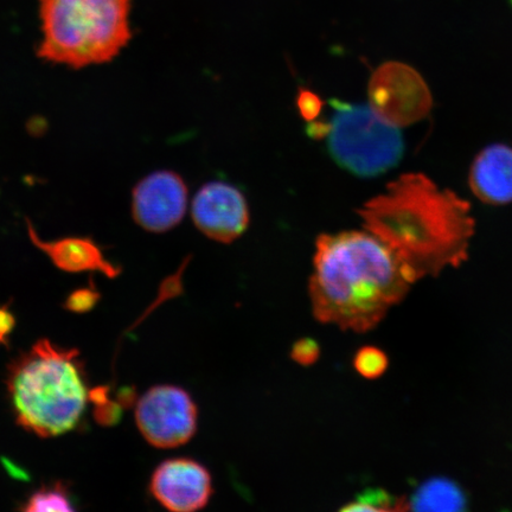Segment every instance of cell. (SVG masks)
<instances>
[{"mask_svg": "<svg viewBox=\"0 0 512 512\" xmlns=\"http://www.w3.org/2000/svg\"><path fill=\"white\" fill-rule=\"evenodd\" d=\"M360 215L413 283L462 265L475 235L470 203L424 174L402 175L364 204Z\"/></svg>", "mask_w": 512, "mask_h": 512, "instance_id": "6da1fadb", "label": "cell"}, {"mask_svg": "<svg viewBox=\"0 0 512 512\" xmlns=\"http://www.w3.org/2000/svg\"><path fill=\"white\" fill-rule=\"evenodd\" d=\"M413 284L395 254L368 230L317 239L309 292L319 322L367 332L406 297Z\"/></svg>", "mask_w": 512, "mask_h": 512, "instance_id": "7a4b0ae2", "label": "cell"}, {"mask_svg": "<svg viewBox=\"0 0 512 512\" xmlns=\"http://www.w3.org/2000/svg\"><path fill=\"white\" fill-rule=\"evenodd\" d=\"M6 384L17 424L41 438L73 431L91 400L79 350L57 347L49 339L11 362Z\"/></svg>", "mask_w": 512, "mask_h": 512, "instance_id": "3957f363", "label": "cell"}, {"mask_svg": "<svg viewBox=\"0 0 512 512\" xmlns=\"http://www.w3.org/2000/svg\"><path fill=\"white\" fill-rule=\"evenodd\" d=\"M132 0H40L38 57L74 69L117 57L132 37Z\"/></svg>", "mask_w": 512, "mask_h": 512, "instance_id": "277c9868", "label": "cell"}, {"mask_svg": "<svg viewBox=\"0 0 512 512\" xmlns=\"http://www.w3.org/2000/svg\"><path fill=\"white\" fill-rule=\"evenodd\" d=\"M332 117L324 136L332 158L358 177L386 174L405 153L400 128L383 120L371 106L331 101Z\"/></svg>", "mask_w": 512, "mask_h": 512, "instance_id": "5b68a950", "label": "cell"}, {"mask_svg": "<svg viewBox=\"0 0 512 512\" xmlns=\"http://www.w3.org/2000/svg\"><path fill=\"white\" fill-rule=\"evenodd\" d=\"M136 422L147 443L169 450L195 437L198 409L187 390L160 384L147 390L137 402Z\"/></svg>", "mask_w": 512, "mask_h": 512, "instance_id": "8992f818", "label": "cell"}, {"mask_svg": "<svg viewBox=\"0 0 512 512\" xmlns=\"http://www.w3.org/2000/svg\"><path fill=\"white\" fill-rule=\"evenodd\" d=\"M369 105L387 123L401 128L425 119L433 99L418 70L392 61L383 63L371 76Z\"/></svg>", "mask_w": 512, "mask_h": 512, "instance_id": "52a82bcc", "label": "cell"}, {"mask_svg": "<svg viewBox=\"0 0 512 512\" xmlns=\"http://www.w3.org/2000/svg\"><path fill=\"white\" fill-rule=\"evenodd\" d=\"M150 491L169 511L194 512L207 507L214 494L213 478L197 460L172 458L153 471Z\"/></svg>", "mask_w": 512, "mask_h": 512, "instance_id": "ba28073f", "label": "cell"}, {"mask_svg": "<svg viewBox=\"0 0 512 512\" xmlns=\"http://www.w3.org/2000/svg\"><path fill=\"white\" fill-rule=\"evenodd\" d=\"M187 206V187L172 171L153 172L133 190V219L147 232L164 233L175 228L183 220Z\"/></svg>", "mask_w": 512, "mask_h": 512, "instance_id": "9c48e42d", "label": "cell"}, {"mask_svg": "<svg viewBox=\"0 0 512 512\" xmlns=\"http://www.w3.org/2000/svg\"><path fill=\"white\" fill-rule=\"evenodd\" d=\"M192 219L207 238L222 243L233 242L248 227L246 198L233 185L208 183L197 192L192 202Z\"/></svg>", "mask_w": 512, "mask_h": 512, "instance_id": "30bf717a", "label": "cell"}, {"mask_svg": "<svg viewBox=\"0 0 512 512\" xmlns=\"http://www.w3.org/2000/svg\"><path fill=\"white\" fill-rule=\"evenodd\" d=\"M470 188L480 201L491 206L512 202V147L492 144L473 160Z\"/></svg>", "mask_w": 512, "mask_h": 512, "instance_id": "8fae6325", "label": "cell"}, {"mask_svg": "<svg viewBox=\"0 0 512 512\" xmlns=\"http://www.w3.org/2000/svg\"><path fill=\"white\" fill-rule=\"evenodd\" d=\"M29 238L53 264L68 273L101 272L108 278H117L120 270L105 258L101 248L89 238H64L44 241L27 220Z\"/></svg>", "mask_w": 512, "mask_h": 512, "instance_id": "7c38bea8", "label": "cell"}, {"mask_svg": "<svg viewBox=\"0 0 512 512\" xmlns=\"http://www.w3.org/2000/svg\"><path fill=\"white\" fill-rule=\"evenodd\" d=\"M407 501L409 510L415 511H464L467 507L462 488L441 477L426 480Z\"/></svg>", "mask_w": 512, "mask_h": 512, "instance_id": "4fadbf2b", "label": "cell"}, {"mask_svg": "<svg viewBox=\"0 0 512 512\" xmlns=\"http://www.w3.org/2000/svg\"><path fill=\"white\" fill-rule=\"evenodd\" d=\"M19 509L25 512H73L76 510L68 486L60 482L43 486L35 491Z\"/></svg>", "mask_w": 512, "mask_h": 512, "instance_id": "5bb4252c", "label": "cell"}, {"mask_svg": "<svg viewBox=\"0 0 512 512\" xmlns=\"http://www.w3.org/2000/svg\"><path fill=\"white\" fill-rule=\"evenodd\" d=\"M343 511H405L409 510L407 499L395 498L382 489L362 492L354 502L345 505Z\"/></svg>", "mask_w": 512, "mask_h": 512, "instance_id": "9a60e30c", "label": "cell"}, {"mask_svg": "<svg viewBox=\"0 0 512 512\" xmlns=\"http://www.w3.org/2000/svg\"><path fill=\"white\" fill-rule=\"evenodd\" d=\"M388 357L375 347H364L357 351L354 358V367L364 379H379L388 368Z\"/></svg>", "mask_w": 512, "mask_h": 512, "instance_id": "2e32d148", "label": "cell"}, {"mask_svg": "<svg viewBox=\"0 0 512 512\" xmlns=\"http://www.w3.org/2000/svg\"><path fill=\"white\" fill-rule=\"evenodd\" d=\"M100 299V293L95 288H81L75 291L67 298L64 307L70 312L87 313L94 309Z\"/></svg>", "mask_w": 512, "mask_h": 512, "instance_id": "e0dca14e", "label": "cell"}, {"mask_svg": "<svg viewBox=\"0 0 512 512\" xmlns=\"http://www.w3.org/2000/svg\"><path fill=\"white\" fill-rule=\"evenodd\" d=\"M320 348L315 339L302 338L293 344L291 357L294 362L302 366H312L318 361Z\"/></svg>", "mask_w": 512, "mask_h": 512, "instance_id": "ac0fdd59", "label": "cell"}, {"mask_svg": "<svg viewBox=\"0 0 512 512\" xmlns=\"http://www.w3.org/2000/svg\"><path fill=\"white\" fill-rule=\"evenodd\" d=\"M16 326L14 313L10 311V305H0V345L9 347V339Z\"/></svg>", "mask_w": 512, "mask_h": 512, "instance_id": "d6986e66", "label": "cell"}, {"mask_svg": "<svg viewBox=\"0 0 512 512\" xmlns=\"http://www.w3.org/2000/svg\"><path fill=\"white\" fill-rule=\"evenodd\" d=\"M299 107L304 117L312 120L317 118L320 108H322V104H320V101L315 94L304 92L300 95Z\"/></svg>", "mask_w": 512, "mask_h": 512, "instance_id": "ffe728a7", "label": "cell"}]
</instances>
